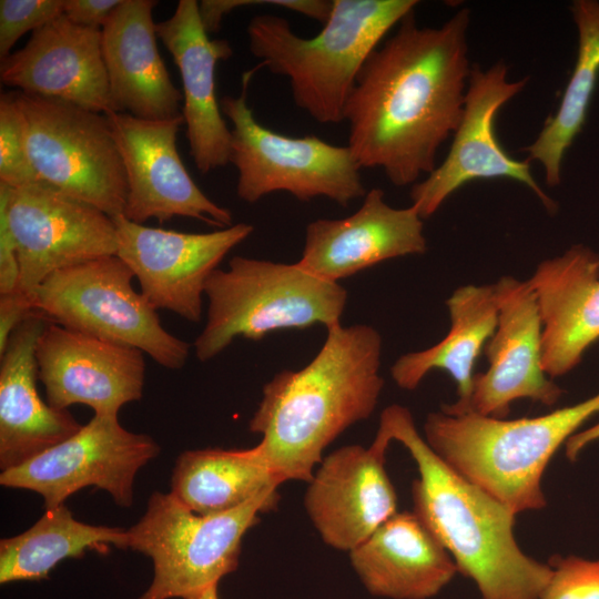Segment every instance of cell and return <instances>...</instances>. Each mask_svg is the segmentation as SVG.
Returning <instances> with one entry per match:
<instances>
[{
  "mask_svg": "<svg viewBox=\"0 0 599 599\" xmlns=\"http://www.w3.org/2000/svg\"><path fill=\"white\" fill-rule=\"evenodd\" d=\"M469 20L464 8L440 27H419L412 12L368 57L344 112L361 169H382L396 186L435 170L464 111Z\"/></svg>",
  "mask_w": 599,
  "mask_h": 599,
  "instance_id": "6da1fadb",
  "label": "cell"
},
{
  "mask_svg": "<svg viewBox=\"0 0 599 599\" xmlns=\"http://www.w3.org/2000/svg\"><path fill=\"white\" fill-rule=\"evenodd\" d=\"M380 356L374 327L339 324L305 367L264 385L248 428L261 435L255 447L282 484L308 483L326 447L373 414L384 386Z\"/></svg>",
  "mask_w": 599,
  "mask_h": 599,
  "instance_id": "7a4b0ae2",
  "label": "cell"
},
{
  "mask_svg": "<svg viewBox=\"0 0 599 599\" xmlns=\"http://www.w3.org/2000/svg\"><path fill=\"white\" fill-rule=\"evenodd\" d=\"M378 429L399 441L418 470L414 512L471 579L481 599H540L552 569L526 555L515 532L516 515L445 463L417 430L410 412L386 407Z\"/></svg>",
  "mask_w": 599,
  "mask_h": 599,
  "instance_id": "3957f363",
  "label": "cell"
},
{
  "mask_svg": "<svg viewBox=\"0 0 599 599\" xmlns=\"http://www.w3.org/2000/svg\"><path fill=\"white\" fill-rule=\"evenodd\" d=\"M416 0H334L312 38L290 22L258 14L247 26L248 48L272 73L285 77L295 104L322 124L344 121L357 77L387 32L414 12Z\"/></svg>",
  "mask_w": 599,
  "mask_h": 599,
  "instance_id": "277c9868",
  "label": "cell"
},
{
  "mask_svg": "<svg viewBox=\"0 0 599 599\" xmlns=\"http://www.w3.org/2000/svg\"><path fill=\"white\" fill-rule=\"evenodd\" d=\"M599 413V393L537 417L430 413L424 438L451 468L515 515L547 504L542 476L558 448Z\"/></svg>",
  "mask_w": 599,
  "mask_h": 599,
  "instance_id": "5b68a950",
  "label": "cell"
},
{
  "mask_svg": "<svg viewBox=\"0 0 599 599\" xmlns=\"http://www.w3.org/2000/svg\"><path fill=\"white\" fill-rule=\"evenodd\" d=\"M206 323L194 342L206 362L236 337L260 341L273 331L341 324L347 292L294 264L234 256L207 280Z\"/></svg>",
  "mask_w": 599,
  "mask_h": 599,
  "instance_id": "8992f818",
  "label": "cell"
},
{
  "mask_svg": "<svg viewBox=\"0 0 599 599\" xmlns=\"http://www.w3.org/2000/svg\"><path fill=\"white\" fill-rule=\"evenodd\" d=\"M277 502V491L216 515H197L171 493L155 491L141 519L126 530L128 549L150 557L153 578L139 599L189 598L217 586L238 565L244 535L258 514Z\"/></svg>",
  "mask_w": 599,
  "mask_h": 599,
  "instance_id": "52a82bcc",
  "label": "cell"
},
{
  "mask_svg": "<svg viewBox=\"0 0 599 599\" xmlns=\"http://www.w3.org/2000/svg\"><path fill=\"white\" fill-rule=\"evenodd\" d=\"M253 71L243 74L238 97L225 95L220 101L232 123L231 163L238 173L237 196L255 203L267 194L287 192L300 201L324 196L342 206L365 196L362 169L347 145L315 135H283L255 119L247 104Z\"/></svg>",
  "mask_w": 599,
  "mask_h": 599,
  "instance_id": "ba28073f",
  "label": "cell"
},
{
  "mask_svg": "<svg viewBox=\"0 0 599 599\" xmlns=\"http://www.w3.org/2000/svg\"><path fill=\"white\" fill-rule=\"evenodd\" d=\"M133 278L119 256L98 257L51 274L34 292L32 307L50 322L140 349L167 369L182 368L190 344L162 326Z\"/></svg>",
  "mask_w": 599,
  "mask_h": 599,
  "instance_id": "9c48e42d",
  "label": "cell"
},
{
  "mask_svg": "<svg viewBox=\"0 0 599 599\" xmlns=\"http://www.w3.org/2000/svg\"><path fill=\"white\" fill-rule=\"evenodd\" d=\"M14 95L27 152L40 182L112 219L123 215L126 177L106 114L21 91Z\"/></svg>",
  "mask_w": 599,
  "mask_h": 599,
  "instance_id": "30bf717a",
  "label": "cell"
},
{
  "mask_svg": "<svg viewBox=\"0 0 599 599\" xmlns=\"http://www.w3.org/2000/svg\"><path fill=\"white\" fill-rule=\"evenodd\" d=\"M0 203L17 246L19 281L14 291L29 298L57 271L116 255L114 220L50 184L12 187L0 183Z\"/></svg>",
  "mask_w": 599,
  "mask_h": 599,
  "instance_id": "8fae6325",
  "label": "cell"
},
{
  "mask_svg": "<svg viewBox=\"0 0 599 599\" xmlns=\"http://www.w3.org/2000/svg\"><path fill=\"white\" fill-rule=\"evenodd\" d=\"M159 451L153 438L125 429L118 416L94 415L64 441L1 471L0 484L38 493L45 508L64 504L89 486L106 490L118 506L130 507L135 475Z\"/></svg>",
  "mask_w": 599,
  "mask_h": 599,
  "instance_id": "7c38bea8",
  "label": "cell"
},
{
  "mask_svg": "<svg viewBox=\"0 0 599 599\" xmlns=\"http://www.w3.org/2000/svg\"><path fill=\"white\" fill-rule=\"evenodd\" d=\"M508 67L497 62L487 70L471 67L460 122L441 164L412 187V205L423 219L432 216L446 199L477 179L507 177L531 190L549 212L557 204L534 179L529 161L512 159L498 143L494 124L499 109L518 94L528 78L509 81Z\"/></svg>",
  "mask_w": 599,
  "mask_h": 599,
  "instance_id": "4fadbf2b",
  "label": "cell"
},
{
  "mask_svg": "<svg viewBox=\"0 0 599 599\" xmlns=\"http://www.w3.org/2000/svg\"><path fill=\"white\" fill-rule=\"evenodd\" d=\"M119 256L132 271L140 292L154 309H166L189 322L202 316L211 274L243 242L253 225L237 223L209 233L151 227L114 217Z\"/></svg>",
  "mask_w": 599,
  "mask_h": 599,
  "instance_id": "5bb4252c",
  "label": "cell"
},
{
  "mask_svg": "<svg viewBox=\"0 0 599 599\" xmlns=\"http://www.w3.org/2000/svg\"><path fill=\"white\" fill-rule=\"evenodd\" d=\"M106 116L126 177L124 217L139 224L183 216L220 229L233 225L230 210L201 191L180 158L176 136L184 124L182 114L150 120L113 111Z\"/></svg>",
  "mask_w": 599,
  "mask_h": 599,
  "instance_id": "9a60e30c",
  "label": "cell"
},
{
  "mask_svg": "<svg viewBox=\"0 0 599 599\" xmlns=\"http://www.w3.org/2000/svg\"><path fill=\"white\" fill-rule=\"evenodd\" d=\"M494 286L498 318L485 346L489 366L474 377L467 402L460 406L445 404L440 408L444 413L504 418L517 399L551 406L562 394L544 369L542 319L529 282L504 276Z\"/></svg>",
  "mask_w": 599,
  "mask_h": 599,
  "instance_id": "2e32d148",
  "label": "cell"
},
{
  "mask_svg": "<svg viewBox=\"0 0 599 599\" xmlns=\"http://www.w3.org/2000/svg\"><path fill=\"white\" fill-rule=\"evenodd\" d=\"M390 443L377 429L369 447H339L314 470L304 508L327 546L349 552L397 512V495L385 469Z\"/></svg>",
  "mask_w": 599,
  "mask_h": 599,
  "instance_id": "e0dca14e",
  "label": "cell"
},
{
  "mask_svg": "<svg viewBox=\"0 0 599 599\" xmlns=\"http://www.w3.org/2000/svg\"><path fill=\"white\" fill-rule=\"evenodd\" d=\"M35 358L47 402L58 409L89 406L94 415L118 416L139 400L145 379L144 353L49 322Z\"/></svg>",
  "mask_w": 599,
  "mask_h": 599,
  "instance_id": "ac0fdd59",
  "label": "cell"
},
{
  "mask_svg": "<svg viewBox=\"0 0 599 599\" xmlns=\"http://www.w3.org/2000/svg\"><path fill=\"white\" fill-rule=\"evenodd\" d=\"M0 80L21 92L62 100L108 114L115 111L102 54V29L64 14L32 32L1 60Z\"/></svg>",
  "mask_w": 599,
  "mask_h": 599,
  "instance_id": "d6986e66",
  "label": "cell"
},
{
  "mask_svg": "<svg viewBox=\"0 0 599 599\" xmlns=\"http://www.w3.org/2000/svg\"><path fill=\"white\" fill-rule=\"evenodd\" d=\"M426 250L423 217L416 207H393L385 202L384 191L374 187L352 215L311 222L297 263L322 280L338 283L386 260Z\"/></svg>",
  "mask_w": 599,
  "mask_h": 599,
  "instance_id": "ffe728a7",
  "label": "cell"
},
{
  "mask_svg": "<svg viewBox=\"0 0 599 599\" xmlns=\"http://www.w3.org/2000/svg\"><path fill=\"white\" fill-rule=\"evenodd\" d=\"M199 1L180 0L173 14L155 29L171 53L182 81L181 114L196 169L210 173L231 163V129L215 90V69L233 51L225 39H210L199 17Z\"/></svg>",
  "mask_w": 599,
  "mask_h": 599,
  "instance_id": "44dd1931",
  "label": "cell"
},
{
  "mask_svg": "<svg viewBox=\"0 0 599 599\" xmlns=\"http://www.w3.org/2000/svg\"><path fill=\"white\" fill-rule=\"evenodd\" d=\"M528 282L542 319L544 369L562 376L599 341V253L573 245L539 263Z\"/></svg>",
  "mask_w": 599,
  "mask_h": 599,
  "instance_id": "7402d4cb",
  "label": "cell"
},
{
  "mask_svg": "<svg viewBox=\"0 0 599 599\" xmlns=\"http://www.w3.org/2000/svg\"><path fill=\"white\" fill-rule=\"evenodd\" d=\"M49 322L35 311L13 331L0 354L1 471L26 464L82 427L68 409L50 406L38 393L35 347Z\"/></svg>",
  "mask_w": 599,
  "mask_h": 599,
  "instance_id": "603a6c76",
  "label": "cell"
},
{
  "mask_svg": "<svg viewBox=\"0 0 599 599\" xmlns=\"http://www.w3.org/2000/svg\"><path fill=\"white\" fill-rule=\"evenodd\" d=\"M154 0H122L102 28V54L115 111L150 120L181 114L182 92L158 48Z\"/></svg>",
  "mask_w": 599,
  "mask_h": 599,
  "instance_id": "cb8c5ba5",
  "label": "cell"
},
{
  "mask_svg": "<svg viewBox=\"0 0 599 599\" xmlns=\"http://www.w3.org/2000/svg\"><path fill=\"white\" fill-rule=\"evenodd\" d=\"M365 589L387 599H429L455 577L457 567L414 511L396 512L349 551Z\"/></svg>",
  "mask_w": 599,
  "mask_h": 599,
  "instance_id": "d4e9b609",
  "label": "cell"
},
{
  "mask_svg": "<svg viewBox=\"0 0 599 599\" xmlns=\"http://www.w3.org/2000/svg\"><path fill=\"white\" fill-rule=\"evenodd\" d=\"M446 304L450 318L447 335L429 348L402 355L390 373L398 387L413 390L429 372L444 370L457 385L458 399L453 404L460 406L473 389L475 362L497 325L495 286H460Z\"/></svg>",
  "mask_w": 599,
  "mask_h": 599,
  "instance_id": "484cf974",
  "label": "cell"
},
{
  "mask_svg": "<svg viewBox=\"0 0 599 599\" xmlns=\"http://www.w3.org/2000/svg\"><path fill=\"white\" fill-rule=\"evenodd\" d=\"M282 483L256 447L185 450L176 459L171 494L197 515L233 510Z\"/></svg>",
  "mask_w": 599,
  "mask_h": 599,
  "instance_id": "4316f807",
  "label": "cell"
},
{
  "mask_svg": "<svg viewBox=\"0 0 599 599\" xmlns=\"http://www.w3.org/2000/svg\"><path fill=\"white\" fill-rule=\"evenodd\" d=\"M109 546L128 549L126 530L79 521L64 504L45 508L32 527L1 539L0 582L44 579L60 561Z\"/></svg>",
  "mask_w": 599,
  "mask_h": 599,
  "instance_id": "83f0119b",
  "label": "cell"
},
{
  "mask_svg": "<svg viewBox=\"0 0 599 599\" xmlns=\"http://www.w3.org/2000/svg\"><path fill=\"white\" fill-rule=\"evenodd\" d=\"M578 30L576 64L564 92L561 103L537 139L524 149L527 161L540 162L546 183L557 186L561 181L565 152L581 131L599 74V1L577 0L570 7Z\"/></svg>",
  "mask_w": 599,
  "mask_h": 599,
  "instance_id": "f1b7e54d",
  "label": "cell"
},
{
  "mask_svg": "<svg viewBox=\"0 0 599 599\" xmlns=\"http://www.w3.org/2000/svg\"><path fill=\"white\" fill-rule=\"evenodd\" d=\"M40 182L27 152L14 92L0 97V183L12 187Z\"/></svg>",
  "mask_w": 599,
  "mask_h": 599,
  "instance_id": "f546056e",
  "label": "cell"
},
{
  "mask_svg": "<svg viewBox=\"0 0 599 599\" xmlns=\"http://www.w3.org/2000/svg\"><path fill=\"white\" fill-rule=\"evenodd\" d=\"M64 0H1L0 57L11 53L17 41L63 14Z\"/></svg>",
  "mask_w": 599,
  "mask_h": 599,
  "instance_id": "4dcf8cb0",
  "label": "cell"
},
{
  "mask_svg": "<svg viewBox=\"0 0 599 599\" xmlns=\"http://www.w3.org/2000/svg\"><path fill=\"white\" fill-rule=\"evenodd\" d=\"M552 573L540 599H599V558L554 556Z\"/></svg>",
  "mask_w": 599,
  "mask_h": 599,
  "instance_id": "1f68e13d",
  "label": "cell"
},
{
  "mask_svg": "<svg viewBox=\"0 0 599 599\" xmlns=\"http://www.w3.org/2000/svg\"><path fill=\"white\" fill-rule=\"evenodd\" d=\"M19 281V262L16 242L6 207L0 203V294L11 293Z\"/></svg>",
  "mask_w": 599,
  "mask_h": 599,
  "instance_id": "d6a6232c",
  "label": "cell"
},
{
  "mask_svg": "<svg viewBox=\"0 0 599 599\" xmlns=\"http://www.w3.org/2000/svg\"><path fill=\"white\" fill-rule=\"evenodd\" d=\"M122 0H64L63 14L73 23L102 29Z\"/></svg>",
  "mask_w": 599,
  "mask_h": 599,
  "instance_id": "836d02e7",
  "label": "cell"
},
{
  "mask_svg": "<svg viewBox=\"0 0 599 599\" xmlns=\"http://www.w3.org/2000/svg\"><path fill=\"white\" fill-rule=\"evenodd\" d=\"M34 312L28 296L17 291L0 294V354L13 331Z\"/></svg>",
  "mask_w": 599,
  "mask_h": 599,
  "instance_id": "e575fe53",
  "label": "cell"
},
{
  "mask_svg": "<svg viewBox=\"0 0 599 599\" xmlns=\"http://www.w3.org/2000/svg\"><path fill=\"white\" fill-rule=\"evenodd\" d=\"M254 6V0H202L199 1V17L207 34L216 33L223 18L233 10Z\"/></svg>",
  "mask_w": 599,
  "mask_h": 599,
  "instance_id": "d590c367",
  "label": "cell"
},
{
  "mask_svg": "<svg viewBox=\"0 0 599 599\" xmlns=\"http://www.w3.org/2000/svg\"><path fill=\"white\" fill-rule=\"evenodd\" d=\"M597 440H599V420L595 425L577 432L566 441V456L570 461H573L586 447Z\"/></svg>",
  "mask_w": 599,
  "mask_h": 599,
  "instance_id": "8d00e7d4",
  "label": "cell"
},
{
  "mask_svg": "<svg viewBox=\"0 0 599 599\" xmlns=\"http://www.w3.org/2000/svg\"><path fill=\"white\" fill-rule=\"evenodd\" d=\"M185 599H219L217 586L210 587Z\"/></svg>",
  "mask_w": 599,
  "mask_h": 599,
  "instance_id": "74e56055",
  "label": "cell"
}]
</instances>
